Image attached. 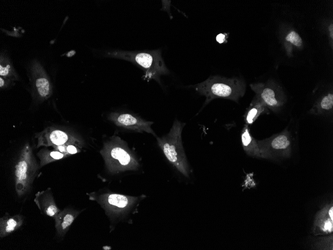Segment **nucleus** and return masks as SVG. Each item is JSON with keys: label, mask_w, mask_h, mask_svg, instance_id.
I'll return each mask as SVG.
<instances>
[{"label": "nucleus", "mask_w": 333, "mask_h": 250, "mask_svg": "<svg viewBox=\"0 0 333 250\" xmlns=\"http://www.w3.org/2000/svg\"><path fill=\"white\" fill-rule=\"evenodd\" d=\"M90 200L96 202L104 210L110 222V231L120 223L132 224L133 216L138 212L144 195L130 196L110 191L87 193Z\"/></svg>", "instance_id": "nucleus-1"}, {"label": "nucleus", "mask_w": 333, "mask_h": 250, "mask_svg": "<svg viewBox=\"0 0 333 250\" xmlns=\"http://www.w3.org/2000/svg\"><path fill=\"white\" fill-rule=\"evenodd\" d=\"M100 153L107 171L111 175L136 171L140 167L136 154L129 147L127 143L119 136H112L106 141Z\"/></svg>", "instance_id": "nucleus-2"}, {"label": "nucleus", "mask_w": 333, "mask_h": 250, "mask_svg": "<svg viewBox=\"0 0 333 250\" xmlns=\"http://www.w3.org/2000/svg\"><path fill=\"white\" fill-rule=\"evenodd\" d=\"M185 123L175 120L168 133L157 137L158 146L176 169L186 178H189L190 170L183 149L181 133Z\"/></svg>", "instance_id": "nucleus-3"}, {"label": "nucleus", "mask_w": 333, "mask_h": 250, "mask_svg": "<svg viewBox=\"0 0 333 250\" xmlns=\"http://www.w3.org/2000/svg\"><path fill=\"white\" fill-rule=\"evenodd\" d=\"M193 87L197 92L205 97L204 106L217 98L237 101L243 95L245 90V85L242 81L216 76H210Z\"/></svg>", "instance_id": "nucleus-4"}, {"label": "nucleus", "mask_w": 333, "mask_h": 250, "mask_svg": "<svg viewBox=\"0 0 333 250\" xmlns=\"http://www.w3.org/2000/svg\"><path fill=\"white\" fill-rule=\"evenodd\" d=\"M113 56L122 58L134 62L144 70L145 79H155L160 82V77L167 74L166 68L160 50L141 52H113Z\"/></svg>", "instance_id": "nucleus-5"}, {"label": "nucleus", "mask_w": 333, "mask_h": 250, "mask_svg": "<svg viewBox=\"0 0 333 250\" xmlns=\"http://www.w3.org/2000/svg\"><path fill=\"white\" fill-rule=\"evenodd\" d=\"M39 168L31 147L26 144L15 166V189L18 197L24 196L30 190Z\"/></svg>", "instance_id": "nucleus-6"}, {"label": "nucleus", "mask_w": 333, "mask_h": 250, "mask_svg": "<svg viewBox=\"0 0 333 250\" xmlns=\"http://www.w3.org/2000/svg\"><path fill=\"white\" fill-rule=\"evenodd\" d=\"M290 132L285 129L280 133L262 141H258L263 158L274 156L288 157L291 150Z\"/></svg>", "instance_id": "nucleus-7"}, {"label": "nucleus", "mask_w": 333, "mask_h": 250, "mask_svg": "<svg viewBox=\"0 0 333 250\" xmlns=\"http://www.w3.org/2000/svg\"><path fill=\"white\" fill-rule=\"evenodd\" d=\"M37 147L41 146H56L74 144L82 147L83 141L78 136L63 130L52 128L40 133L37 137Z\"/></svg>", "instance_id": "nucleus-8"}, {"label": "nucleus", "mask_w": 333, "mask_h": 250, "mask_svg": "<svg viewBox=\"0 0 333 250\" xmlns=\"http://www.w3.org/2000/svg\"><path fill=\"white\" fill-rule=\"evenodd\" d=\"M108 119L116 126L140 133L147 132L155 136L156 135L152 128L154 123L128 113H111Z\"/></svg>", "instance_id": "nucleus-9"}, {"label": "nucleus", "mask_w": 333, "mask_h": 250, "mask_svg": "<svg viewBox=\"0 0 333 250\" xmlns=\"http://www.w3.org/2000/svg\"><path fill=\"white\" fill-rule=\"evenodd\" d=\"M32 75L35 93L41 100L48 99L52 94V85L44 70L38 63L33 64Z\"/></svg>", "instance_id": "nucleus-10"}, {"label": "nucleus", "mask_w": 333, "mask_h": 250, "mask_svg": "<svg viewBox=\"0 0 333 250\" xmlns=\"http://www.w3.org/2000/svg\"><path fill=\"white\" fill-rule=\"evenodd\" d=\"M34 202L42 214L51 218H54L61 211L55 203L50 188L36 193Z\"/></svg>", "instance_id": "nucleus-11"}, {"label": "nucleus", "mask_w": 333, "mask_h": 250, "mask_svg": "<svg viewBox=\"0 0 333 250\" xmlns=\"http://www.w3.org/2000/svg\"><path fill=\"white\" fill-rule=\"evenodd\" d=\"M83 210L66 208L61 210L54 218L55 228L57 235L63 237L69 230L71 225Z\"/></svg>", "instance_id": "nucleus-12"}, {"label": "nucleus", "mask_w": 333, "mask_h": 250, "mask_svg": "<svg viewBox=\"0 0 333 250\" xmlns=\"http://www.w3.org/2000/svg\"><path fill=\"white\" fill-rule=\"evenodd\" d=\"M241 138L243 148L248 155L253 157L263 158L258 141L251 135L249 126L245 125L243 128Z\"/></svg>", "instance_id": "nucleus-13"}, {"label": "nucleus", "mask_w": 333, "mask_h": 250, "mask_svg": "<svg viewBox=\"0 0 333 250\" xmlns=\"http://www.w3.org/2000/svg\"><path fill=\"white\" fill-rule=\"evenodd\" d=\"M23 221L24 217L20 215L10 216L6 214L0 219V237L4 238L19 229Z\"/></svg>", "instance_id": "nucleus-14"}, {"label": "nucleus", "mask_w": 333, "mask_h": 250, "mask_svg": "<svg viewBox=\"0 0 333 250\" xmlns=\"http://www.w3.org/2000/svg\"><path fill=\"white\" fill-rule=\"evenodd\" d=\"M253 90L260 93L262 101L267 105L272 107H275L279 105V101L276 97V94L274 89L270 87L262 88L259 85H252Z\"/></svg>", "instance_id": "nucleus-15"}, {"label": "nucleus", "mask_w": 333, "mask_h": 250, "mask_svg": "<svg viewBox=\"0 0 333 250\" xmlns=\"http://www.w3.org/2000/svg\"><path fill=\"white\" fill-rule=\"evenodd\" d=\"M37 156L40 160L39 167H42L51 162L61 159L67 156L57 150L49 151L46 149L40 150Z\"/></svg>", "instance_id": "nucleus-16"}, {"label": "nucleus", "mask_w": 333, "mask_h": 250, "mask_svg": "<svg viewBox=\"0 0 333 250\" xmlns=\"http://www.w3.org/2000/svg\"><path fill=\"white\" fill-rule=\"evenodd\" d=\"M0 76L10 81L18 79V77L11 62L3 56H0Z\"/></svg>", "instance_id": "nucleus-17"}, {"label": "nucleus", "mask_w": 333, "mask_h": 250, "mask_svg": "<svg viewBox=\"0 0 333 250\" xmlns=\"http://www.w3.org/2000/svg\"><path fill=\"white\" fill-rule=\"evenodd\" d=\"M263 109L259 103H254L251 105L249 109L246 112L244 119L246 125H252L262 113Z\"/></svg>", "instance_id": "nucleus-18"}, {"label": "nucleus", "mask_w": 333, "mask_h": 250, "mask_svg": "<svg viewBox=\"0 0 333 250\" xmlns=\"http://www.w3.org/2000/svg\"><path fill=\"white\" fill-rule=\"evenodd\" d=\"M321 107L324 110H330L333 106V94H328L322 99L321 103Z\"/></svg>", "instance_id": "nucleus-19"}, {"label": "nucleus", "mask_w": 333, "mask_h": 250, "mask_svg": "<svg viewBox=\"0 0 333 250\" xmlns=\"http://www.w3.org/2000/svg\"><path fill=\"white\" fill-rule=\"evenodd\" d=\"M286 39L297 46L302 44V40L300 35L295 31H292L286 37Z\"/></svg>", "instance_id": "nucleus-20"}, {"label": "nucleus", "mask_w": 333, "mask_h": 250, "mask_svg": "<svg viewBox=\"0 0 333 250\" xmlns=\"http://www.w3.org/2000/svg\"><path fill=\"white\" fill-rule=\"evenodd\" d=\"M82 147L74 145L69 144L66 146L67 154L68 155L77 154L81 151Z\"/></svg>", "instance_id": "nucleus-21"}, {"label": "nucleus", "mask_w": 333, "mask_h": 250, "mask_svg": "<svg viewBox=\"0 0 333 250\" xmlns=\"http://www.w3.org/2000/svg\"><path fill=\"white\" fill-rule=\"evenodd\" d=\"M323 230L325 232H332L333 231V221H326L324 224Z\"/></svg>", "instance_id": "nucleus-22"}, {"label": "nucleus", "mask_w": 333, "mask_h": 250, "mask_svg": "<svg viewBox=\"0 0 333 250\" xmlns=\"http://www.w3.org/2000/svg\"><path fill=\"white\" fill-rule=\"evenodd\" d=\"M66 146L67 145H59V146H54L53 148L55 149V150H57L62 153H63L65 155H66L67 156L69 155L67 154V151H66Z\"/></svg>", "instance_id": "nucleus-23"}, {"label": "nucleus", "mask_w": 333, "mask_h": 250, "mask_svg": "<svg viewBox=\"0 0 333 250\" xmlns=\"http://www.w3.org/2000/svg\"><path fill=\"white\" fill-rule=\"evenodd\" d=\"M10 80L0 76V87L1 88H4L8 86Z\"/></svg>", "instance_id": "nucleus-24"}, {"label": "nucleus", "mask_w": 333, "mask_h": 250, "mask_svg": "<svg viewBox=\"0 0 333 250\" xmlns=\"http://www.w3.org/2000/svg\"><path fill=\"white\" fill-rule=\"evenodd\" d=\"M225 36L222 33L218 34L216 37L217 41L219 43H222L225 40Z\"/></svg>", "instance_id": "nucleus-25"}, {"label": "nucleus", "mask_w": 333, "mask_h": 250, "mask_svg": "<svg viewBox=\"0 0 333 250\" xmlns=\"http://www.w3.org/2000/svg\"><path fill=\"white\" fill-rule=\"evenodd\" d=\"M329 216L331 219V221H333V206L331 207V209H330L329 211Z\"/></svg>", "instance_id": "nucleus-26"}]
</instances>
